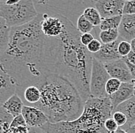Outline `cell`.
Returning <instances> with one entry per match:
<instances>
[{"mask_svg":"<svg viewBox=\"0 0 135 133\" xmlns=\"http://www.w3.org/2000/svg\"><path fill=\"white\" fill-rule=\"evenodd\" d=\"M118 33L121 40L130 42L135 39V15H122Z\"/></svg>","mask_w":135,"mask_h":133,"instance_id":"4fadbf2b","label":"cell"},{"mask_svg":"<svg viewBox=\"0 0 135 133\" xmlns=\"http://www.w3.org/2000/svg\"><path fill=\"white\" fill-rule=\"evenodd\" d=\"M121 84H122V82L120 80L110 78L107 82L106 86H105V90H106L107 94L108 95V96L113 95L116 91H118V89L120 87V85H121Z\"/></svg>","mask_w":135,"mask_h":133,"instance_id":"cb8c5ba5","label":"cell"},{"mask_svg":"<svg viewBox=\"0 0 135 133\" xmlns=\"http://www.w3.org/2000/svg\"><path fill=\"white\" fill-rule=\"evenodd\" d=\"M110 79L104 65L92 59V66L90 78V95L94 99H104L109 97L105 90L107 82Z\"/></svg>","mask_w":135,"mask_h":133,"instance_id":"8992f818","label":"cell"},{"mask_svg":"<svg viewBox=\"0 0 135 133\" xmlns=\"http://www.w3.org/2000/svg\"><path fill=\"white\" fill-rule=\"evenodd\" d=\"M16 86L4 70L0 62V106L16 92Z\"/></svg>","mask_w":135,"mask_h":133,"instance_id":"5bb4252c","label":"cell"},{"mask_svg":"<svg viewBox=\"0 0 135 133\" xmlns=\"http://www.w3.org/2000/svg\"><path fill=\"white\" fill-rule=\"evenodd\" d=\"M22 115L25 119L26 125L29 129L42 128L49 122V118L45 113L36 107L24 106L22 111Z\"/></svg>","mask_w":135,"mask_h":133,"instance_id":"30bf717a","label":"cell"},{"mask_svg":"<svg viewBox=\"0 0 135 133\" xmlns=\"http://www.w3.org/2000/svg\"><path fill=\"white\" fill-rule=\"evenodd\" d=\"M2 106L13 117H16L21 115L22 108L24 107L22 101L16 92L11 95Z\"/></svg>","mask_w":135,"mask_h":133,"instance_id":"e0dca14e","label":"cell"},{"mask_svg":"<svg viewBox=\"0 0 135 133\" xmlns=\"http://www.w3.org/2000/svg\"><path fill=\"white\" fill-rule=\"evenodd\" d=\"M16 92L21 98L24 106H26L35 107L41 99L40 89L36 85H28L22 88H16Z\"/></svg>","mask_w":135,"mask_h":133,"instance_id":"7c38bea8","label":"cell"},{"mask_svg":"<svg viewBox=\"0 0 135 133\" xmlns=\"http://www.w3.org/2000/svg\"><path fill=\"white\" fill-rule=\"evenodd\" d=\"M112 118L116 122V123H117V125H118L119 128H122L127 123L126 116L123 112H121L115 111L112 114Z\"/></svg>","mask_w":135,"mask_h":133,"instance_id":"484cf974","label":"cell"},{"mask_svg":"<svg viewBox=\"0 0 135 133\" xmlns=\"http://www.w3.org/2000/svg\"><path fill=\"white\" fill-rule=\"evenodd\" d=\"M93 2L101 19L122 16L124 5L123 0H98Z\"/></svg>","mask_w":135,"mask_h":133,"instance_id":"ba28073f","label":"cell"},{"mask_svg":"<svg viewBox=\"0 0 135 133\" xmlns=\"http://www.w3.org/2000/svg\"><path fill=\"white\" fill-rule=\"evenodd\" d=\"M112 114L109 97L90 98L84 102L83 112L78 118L58 123L48 122L41 129L45 133H108L104 122Z\"/></svg>","mask_w":135,"mask_h":133,"instance_id":"277c9868","label":"cell"},{"mask_svg":"<svg viewBox=\"0 0 135 133\" xmlns=\"http://www.w3.org/2000/svg\"><path fill=\"white\" fill-rule=\"evenodd\" d=\"M6 133H30V129L28 126H19L14 129H9Z\"/></svg>","mask_w":135,"mask_h":133,"instance_id":"1f68e13d","label":"cell"},{"mask_svg":"<svg viewBox=\"0 0 135 133\" xmlns=\"http://www.w3.org/2000/svg\"><path fill=\"white\" fill-rule=\"evenodd\" d=\"M10 29H11L6 25L5 20L0 17V57L7 48Z\"/></svg>","mask_w":135,"mask_h":133,"instance_id":"ac0fdd59","label":"cell"},{"mask_svg":"<svg viewBox=\"0 0 135 133\" xmlns=\"http://www.w3.org/2000/svg\"><path fill=\"white\" fill-rule=\"evenodd\" d=\"M80 39H81V44L87 47V45L89 43H91V42H92L93 40L94 39V35L91 33H85L81 34Z\"/></svg>","mask_w":135,"mask_h":133,"instance_id":"4dcf8cb0","label":"cell"},{"mask_svg":"<svg viewBox=\"0 0 135 133\" xmlns=\"http://www.w3.org/2000/svg\"><path fill=\"white\" fill-rule=\"evenodd\" d=\"M122 15H135V0L124 1Z\"/></svg>","mask_w":135,"mask_h":133,"instance_id":"4316f807","label":"cell"},{"mask_svg":"<svg viewBox=\"0 0 135 133\" xmlns=\"http://www.w3.org/2000/svg\"><path fill=\"white\" fill-rule=\"evenodd\" d=\"M131 51L133 52H134L135 53V39H132L131 42Z\"/></svg>","mask_w":135,"mask_h":133,"instance_id":"e575fe53","label":"cell"},{"mask_svg":"<svg viewBox=\"0 0 135 133\" xmlns=\"http://www.w3.org/2000/svg\"><path fill=\"white\" fill-rule=\"evenodd\" d=\"M42 14L24 25L11 28L8 45L0 62L16 88L37 85L49 74L51 38L41 29Z\"/></svg>","mask_w":135,"mask_h":133,"instance_id":"6da1fadb","label":"cell"},{"mask_svg":"<svg viewBox=\"0 0 135 133\" xmlns=\"http://www.w3.org/2000/svg\"><path fill=\"white\" fill-rule=\"evenodd\" d=\"M99 38L102 44H109L115 42L119 39L118 29L101 31L99 33Z\"/></svg>","mask_w":135,"mask_h":133,"instance_id":"7402d4cb","label":"cell"},{"mask_svg":"<svg viewBox=\"0 0 135 133\" xmlns=\"http://www.w3.org/2000/svg\"><path fill=\"white\" fill-rule=\"evenodd\" d=\"M125 61H126V60H125ZM126 63H127V66H128L129 70H130V72H131V77H132V79H133V81L134 82L135 81V66L134 65L131 64V63H129V62H127V61H126Z\"/></svg>","mask_w":135,"mask_h":133,"instance_id":"836d02e7","label":"cell"},{"mask_svg":"<svg viewBox=\"0 0 135 133\" xmlns=\"http://www.w3.org/2000/svg\"><path fill=\"white\" fill-rule=\"evenodd\" d=\"M118 52L119 55L122 57L124 58L131 52V43L129 42H127L124 40H121L118 47Z\"/></svg>","mask_w":135,"mask_h":133,"instance_id":"d4e9b609","label":"cell"},{"mask_svg":"<svg viewBox=\"0 0 135 133\" xmlns=\"http://www.w3.org/2000/svg\"><path fill=\"white\" fill-rule=\"evenodd\" d=\"M134 96V84L122 82L118 91L110 95L109 99L113 108V112L119 105Z\"/></svg>","mask_w":135,"mask_h":133,"instance_id":"9a60e30c","label":"cell"},{"mask_svg":"<svg viewBox=\"0 0 135 133\" xmlns=\"http://www.w3.org/2000/svg\"><path fill=\"white\" fill-rule=\"evenodd\" d=\"M84 17L90 22L94 26H99L101 24V17L98 11L94 7H88L84 10L83 14Z\"/></svg>","mask_w":135,"mask_h":133,"instance_id":"44dd1931","label":"cell"},{"mask_svg":"<svg viewBox=\"0 0 135 133\" xmlns=\"http://www.w3.org/2000/svg\"><path fill=\"white\" fill-rule=\"evenodd\" d=\"M38 15V12L32 0L0 1V17L10 29L29 23Z\"/></svg>","mask_w":135,"mask_h":133,"instance_id":"5b68a950","label":"cell"},{"mask_svg":"<svg viewBox=\"0 0 135 133\" xmlns=\"http://www.w3.org/2000/svg\"><path fill=\"white\" fill-rule=\"evenodd\" d=\"M40 26L43 34L49 38H57L63 33L65 29V16L59 12H47L41 13Z\"/></svg>","mask_w":135,"mask_h":133,"instance_id":"52a82bcc","label":"cell"},{"mask_svg":"<svg viewBox=\"0 0 135 133\" xmlns=\"http://www.w3.org/2000/svg\"><path fill=\"white\" fill-rule=\"evenodd\" d=\"M121 39L119 38L115 42L109 44H102L100 51L95 54H92L93 58H95L104 65L122 58L118 52V45Z\"/></svg>","mask_w":135,"mask_h":133,"instance_id":"8fae6325","label":"cell"},{"mask_svg":"<svg viewBox=\"0 0 135 133\" xmlns=\"http://www.w3.org/2000/svg\"><path fill=\"white\" fill-rule=\"evenodd\" d=\"M104 128L108 133H114L118 129V125L112 117L108 118L104 122Z\"/></svg>","mask_w":135,"mask_h":133,"instance_id":"f1b7e54d","label":"cell"},{"mask_svg":"<svg viewBox=\"0 0 135 133\" xmlns=\"http://www.w3.org/2000/svg\"><path fill=\"white\" fill-rule=\"evenodd\" d=\"M36 86L40 89L41 99L35 107L42 110L50 123L74 121L81 116L84 102L66 79L49 73Z\"/></svg>","mask_w":135,"mask_h":133,"instance_id":"3957f363","label":"cell"},{"mask_svg":"<svg viewBox=\"0 0 135 133\" xmlns=\"http://www.w3.org/2000/svg\"><path fill=\"white\" fill-rule=\"evenodd\" d=\"M122 16L110 17L107 19H102L101 24L99 25V29L101 31L110 30V29H118L119 25L121 21Z\"/></svg>","mask_w":135,"mask_h":133,"instance_id":"ffe728a7","label":"cell"},{"mask_svg":"<svg viewBox=\"0 0 135 133\" xmlns=\"http://www.w3.org/2000/svg\"><path fill=\"white\" fill-rule=\"evenodd\" d=\"M19 126H27L25 119L22 114L13 118V120L10 125V129H14V128L19 127Z\"/></svg>","mask_w":135,"mask_h":133,"instance_id":"f546056e","label":"cell"},{"mask_svg":"<svg viewBox=\"0 0 135 133\" xmlns=\"http://www.w3.org/2000/svg\"><path fill=\"white\" fill-rule=\"evenodd\" d=\"M124 59L127 62H128L129 63L135 66V53L133 52L132 51L126 57H124Z\"/></svg>","mask_w":135,"mask_h":133,"instance_id":"d6a6232c","label":"cell"},{"mask_svg":"<svg viewBox=\"0 0 135 133\" xmlns=\"http://www.w3.org/2000/svg\"><path fill=\"white\" fill-rule=\"evenodd\" d=\"M81 34L67 17L65 29L57 38H51L48 70L66 79L85 102L91 98L90 78L92 54L81 42Z\"/></svg>","mask_w":135,"mask_h":133,"instance_id":"7a4b0ae2","label":"cell"},{"mask_svg":"<svg viewBox=\"0 0 135 133\" xmlns=\"http://www.w3.org/2000/svg\"><path fill=\"white\" fill-rule=\"evenodd\" d=\"M133 84H134V91H135V81L134 82V83H133Z\"/></svg>","mask_w":135,"mask_h":133,"instance_id":"74e56055","label":"cell"},{"mask_svg":"<svg viewBox=\"0 0 135 133\" xmlns=\"http://www.w3.org/2000/svg\"><path fill=\"white\" fill-rule=\"evenodd\" d=\"M126 132L128 133H135V124L131 127H130L127 130H126Z\"/></svg>","mask_w":135,"mask_h":133,"instance_id":"d590c367","label":"cell"},{"mask_svg":"<svg viewBox=\"0 0 135 133\" xmlns=\"http://www.w3.org/2000/svg\"><path fill=\"white\" fill-rule=\"evenodd\" d=\"M94 25L88 22L83 15H81L77 20V29L81 34L91 33L94 29Z\"/></svg>","mask_w":135,"mask_h":133,"instance_id":"603a6c76","label":"cell"},{"mask_svg":"<svg viewBox=\"0 0 135 133\" xmlns=\"http://www.w3.org/2000/svg\"><path fill=\"white\" fill-rule=\"evenodd\" d=\"M115 111L121 112L126 116L127 123L121 128L126 131L130 127L135 124V96H133L129 100L119 105L114 112Z\"/></svg>","mask_w":135,"mask_h":133,"instance_id":"2e32d148","label":"cell"},{"mask_svg":"<svg viewBox=\"0 0 135 133\" xmlns=\"http://www.w3.org/2000/svg\"><path fill=\"white\" fill-rule=\"evenodd\" d=\"M104 68L110 78L118 79L124 83H134L124 58L105 64Z\"/></svg>","mask_w":135,"mask_h":133,"instance_id":"9c48e42d","label":"cell"},{"mask_svg":"<svg viewBox=\"0 0 135 133\" xmlns=\"http://www.w3.org/2000/svg\"><path fill=\"white\" fill-rule=\"evenodd\" d=\"M13 118L14 117L10 115L2 106H0V133H6L8 132Z\"/></svg>","mask_w":135,"mask_h":133,"instance_id":"d6986e66","label":"cell"},{"mask_svg":"<svg viewBox=\"0 0 135 133\" xmlns=\"http://www.w3.org/2000/svg\"><path fill=\"white\" fill-rule=\"evenodd\" d=\"M114 133H128L127 132H126L125 130H124V129H122L121 128H118V129Z\"/></svg>","mask_w":135,"mask_h":133,"instance_id":"8d00e7d4","label":"cell"},{"mask_svg":"<svg viewBox=\"0 0 135 133\" xmlns=\"http://www.w3.org/2000/svg\"><path fill=\"white\" fill-rule=\"evenodd\" d=\"M101 46H102V43L101 41L94 39L92 42H91V43H89L87 45V49L88 50V52H91V54H95L100 51Z\"/></svg>","mask_w":135,"mask_h":133,"instance_id":"83f0119b","label":"cell"}]
</instances>
